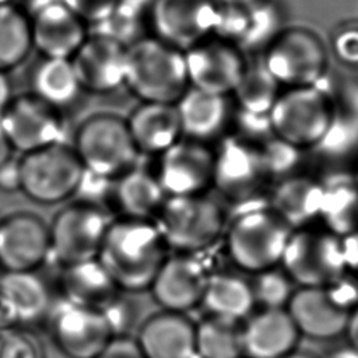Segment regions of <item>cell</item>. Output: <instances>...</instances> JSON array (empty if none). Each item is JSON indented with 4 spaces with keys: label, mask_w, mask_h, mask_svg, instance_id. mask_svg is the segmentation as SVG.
Masks as SVG:
<instances>
[{
    "label": "cell",
    "mask_w": 358,
    "mask_h": 358,
    "mask_svg": "<svg viewBox=\"0 0 358 358\" xmlns=\"http://www.w3.org/2000/svg\"><path fill=\"white\" fill-rule=\"evenodd\" d=\"M169 255L155 220L120 217L110 221L96 259L120 291L140 292L150 289Z\"/></svg>",
    "instance_id": "1"
},
{
    "label": "cell",
    "mask_w": 358,
    "mask_h": 358,
    "mask_svg": "<svg viewBox=\"0 0 358 358\" xmlns=\"http://www.w3.org/2000/svg\"><path fill=\"white\" fill-rule=\"evenodd\" d=\"M124 85L141 102L176 103L189 88L185 52L157 36L127 45Z\"/></svg>",
    "instance_id": "2"
},
{
    "label": "cell",
    "mask_w": 358,
    "mask_h": 358,
    "mask_svg": "<svg viewBox=\"0 0 358 358\" xmlns=\"http://www.w3.org/2000/svg\"><path fill=\"white\" fill-rule=\"evenodd\" d=\"M268 117L273 136L299 150L322 144L336 122L333 102L319 84L280 92Z\"/></svg>",
    "instance_id": "3"
},
{
    "label": "cell",
    "mask_w": 358,
    "mask_h": 358,
    "mask_svg": "<svg viewBox=\"0 0 358 358\" xmlns=\"http://www.w3.org/2000/svg\"><path fill=\"white\" fill-rule=\"evenodd\" d=\"M222 207L204 194L166 197L155 222L169 248L197 255L210 248L224 228Z\"/></svg>",
    "instance_id": "4"
},
{
    "label": "cell",
    "mask_w": 358,
    "mask_h": 358,
    "mask_svg": "<svg viewBox=\"0 0 358 358\" xmlns=\"http://www.w3.org/2000/svg\"><path fill=\"white\" fill-rule=\"evenodd\" d=\"M73 148L85 171L108 179L131 169L140 154L126 119L115 113H96L85 119L76 131Z\"/></svg>",
    "instance_id": "5"
},
{
    "label": "cell",
    "mask_w": 358,
    "mask_h": 358,
    "mask_svg": "<svg viewBox=\"0 0 358 358\" xmlns=\"http://www.w3.org/2000/svg\"><path fill=\"white\" fill-rule=\"evenodd\" d=\"M292 228L271 208H256L239 215L227 235L232 262L242 270L260 273L281 262Z\"/></svg>",
    "instance_id": "6"
},
{
    "label": "cell",
    "mask_w": 358,
    "mask_h": 358,
    "mask_svg": "<svg viewBox=\"0 0 358 358\" xmlns=\"http://www.w3.org/2000/svg\"><path fill=\"white\" fill-rule=\"evenodd\" d=\"M280 85H317L329 67V52L322 39L303 27H287L260 55Z\"/></svg>",
    "instance_id": "7"
},
{
    "label": "cell",
    "mask_w": 358,
    "mask_h": 358,
    "mask_svg": "<svg viewBox=\"0 0 358 358\" xmlns=\"http://www.w3.org/2000/svg\"><path fill=\"white\" fill-rule=\"evenodd\" d=\"M18 161L21 192L41 204H56L76 194L84 175L73 145L64 141L24 154Z\"/></svg>",
    "instance_id": "8"
},
{
    "label": "cell",
    "mask_w": 358,
    "mask_h": 358,
    "mask_svg": "<svg viewBox=\"0 0 358 358\" xmlns=\"http://www.w3.org/2000/svg\"><path fill=\"white\" fill-rule=\"evenodd\" d=\"M280 263L301 287H327L347 273L341 238L327 229L292 231Z\"/></svg>",
    "instance_id": "9"
},
{
    "label": "cell",
    "mask_w": 358,
    "mask_h": 358,
    "mask_svg": "<svg viewBox=\"0 0 358 358\" xmlns=\"http://www.w3.org/2000/svg\"><path fill=\"white\" fill-rule=\"evenodd\" d=\"M110 221L94 203L78 201L62 208L49 225L50 256L62 267L96 259Z\"/></svg>",
    "instance_id": "10"
},
{
    "label": "cell",
    "mask_w": 358,
    "mask_h": 358,
    "mask_svg": "<svg viewBox=\"0 0 358 358\" xmlns=\"http://www.w3.org/2000/svg\"><path fill=\"white\" fill-rule=\"evenodd\" d=\"M46 317L53 343L67 358H96L116 336L103 310L66 299L53 303Z\"/></svg>",
    "instance_id": "11"
},
{
    "label": "cell",
    "mask_w": 358,
    "mask_h": 358,
    "mask_svg": "<svg viewBox=\"0 0 358 358\" xmlns=\"http://www.w3.org/2000/svg\"><path fill=\"white\" fill-rule=\"evenodd\" d=\"M0 126L13 150L22 154L64 141L66 126L60 109L32 92L11 99L0 117Z\"/></svg>",
    "instance_id": "12"
},
{
    "label": "cell",
    "mask_w": 358,
    "mask_h": 358,
    "mask_svg": "<svg viewBox=\"0 0 358 358\" xmlns=\"http://www.w3.org/2000/svg\"><path fill=\"white\" fill-rule=\"evenodd\" d=\"M218 13L217 0H152L154 36L185 52L214 35Z\"/></svg>",
    "instance_id": "13"
},
{
    "label": "cell",
    "mask_w": 358,
    "mask_h": 358,
    "mask_svg": "<svg viewBox=\"0 0 358 358\" xmlns=\"http://www.w3.org/2000/svg\"><path fill=\"white\" fill-rule=\"evenodd\" d=\"M189 87L229 96L246 67L248 56L234 43L217 36L185 50Z\"/></svg>",
    "instance_id": "14"
},
{
    "label": "cell",
    "mask_w": 358,
    "mask_h": 358,
    "mask_svg": "<svg viewBox=\"0 0 358 358\" xmlns=\"http://www.w3.org/2000/svg\"><path fill=\"white\" fill-rule=\"evenodd\" d=\"M214 159L206 143L182 137L159 155L155 175L166 197L204 194L213 186Z\"/></svg>",
    "instance_id": "15"
},
{
    "label": "cell",
    "mask_w": 358,
    "mask_h": 358,
    "mask_svg": "<svg viewBox=\"0 0 358 358\" xmlns=\"http://www.w3.org/2000/svg\"><path fill=\"white\" fill-rule=\"evenodd\" d=\"M70 60L84 91L108 94L124 85L127 43L116 36L90 34Z\"/></svg>",
    "instance_id": "16"
},
{
    "label": "cell",
    "mask_w": 358,
    "mask_h": 358,
    "mask_svg": "<svg viewBox=\"0 0 358 358\" xmlns=\"http://www.w3.org/2000/svg\"><path fill=\"white\" fill-rule=\"evenodd\" d=\"M215 152L213 186L229 200H245L257 193L267 179L260 145L243 140H225Z\"/></svg>",
    "instance_id": "17"
},
{
    "label": "cell",
    "mask_w": 358,
    "mask_h": 358,
    "mask_svg": "<svg viewBox=\"0 0 358 358\" xmlns=\"http://www.w3.org/2000/svg\"><path fill=\"white\" fill-rule=\"evenodd\" d=\"M210 273L197 255H169L150 291L162 310L185 313L201 303Z\"/></svg>",
    "instance_id": "18"
},
{
    "label": "cell",
    "mask_w": 358,
    "mask_h": 358,
    "mask_svg": "<svg viewBox=\"0 0 358 358\" xmlns=\"http://www.w3.org/2000/svg\"><path fill=\"white\" fill-rule=\"evenodd\" d=\"M50 256L49 227L31 213L0 218V267L32 271Z\"/></svg>",
    "instance_id": "19"
},
{
    "label": "cell",
    "mask_w": 358,
    "mask_h": 358,
    "mask_svg": "<svg viewBox=\"0 0 358 358\" xmlns=\"http://www.w3.org/2000/svg\"><path fill=\"white\" fill-rule=\"evenodd\" d=\"M32 49L42 57L71 59L90 35L88 25L62 0L41 4L29 15Z\"/></svg>",
    "instance_id": "20"
},
{
    "label": "cell",
    "mask_w": 358,
    "mask_h": 358,
    "mask_svg": "<svg viewBox=\"0 0 358 358\" xmlns=\"http://www.w3.org/2000/svg\"><path fill=\"white\" fill-rule=\"evenodd\" d=\"M285 309L299 333L317 340L334 338L344 333L350 316L327 287H301L292 294Z\"/></svg>",
    "instance_id": "21"
},
{
    "label": "cell",
    "mask_w": 358,
    "mask_h": 358,
    "mask_svg": "<svg viewBox=\"0 0 358 358\" xmlns=\"http://www.w3.org/2000/svg\"><path fill=\"white\" fill-rule=\"evenodd\" d=\"M194 331L185 313L161 310L141 324L136 340L145 358H197Z\"/></svg>",
    "instance_id": "22"
},
{
    "label": "cell",
    "mask_w": 358,
    "mask_h": 358,
    "mask_svg": "<svg viewBox=\"0 0 358 358\" xmlns=\"http://www.w3.org/2000/svg\"><path fill=\"white\" fill-rule=\"evenodd\" d=\"M242 354L248 358H281L294 351L301 334L285 308L264 309L242 329Z\"/></svg>",
    "instance_id": "23"
},
{
    "label": "cell",
    "mask_w": 358,
    "mask_h": 358,
    "mask_svg": "<svg viewBox=\"0 0 358 358\" xmlns=\"http://www.w3.org/2000/svg\"><path fill=\"white\" fill-rule=\"evenodd\" d=\"M138 152L161 155L183 137L175 103L141 102L126 119Z\"/></svg>",
    "instance_id": "24"
},
{
    "label": "cell",
    "mask_w": 358,
    "mask_h": 358,
    "mask_svg": "<svg viewBox=\"0 0 358 358\" xmlns=\"http://www.w3.org/2000/svg\"><path fill=\"white\" fill-rule=\"evenodd\" d=\"M60 285L63 299L99 310L112 305L120 292L98 259L64 266Z\"/></svg>",
    "instance_id": "25"
},
{
    "label": "cell",
    "mask_w": 358,
    "mask_h": 358,
    "mask_svg": "<svg viewBox=\"0 0 358 358\" xmlns=\"http://www.w3.org/2000/svg\"><path fill=\"white\" fill-rule=\"evenodd\" d=\"M183 137L207 143L218 136L228 119V96L189 87L175 103Z\"/></svg>",
    "instance_id": "26"
},
{
    "label": "cell",
    "mask_w": 358,
    "mask_h": 358,
    "mask_svg": "<svg viewBox=\"0 0 358 358\" xmlns=\"http://www.w3.org/2000/svg\"><path fill=\"white\" fill-rule=\"evenodd\" d=\"M113 196L123 217L155 220L166 194L155 173L133 166L115 179Z\"/></svg>",
    "instance_id": "27"
},
{
    "label": "cell",
    "mask_w": 358,
    "mask_h": 358,
    "mask_svg": "<svg viewBox=\"0 0 358 358\" xmlns=\"http://www.w3.org/2000/svg\"><path fill=\"white\" fill-rule=\"evenodd\" d=\"M322 182L291 175L280 180L271 196V210L291 228L305 227L319 217Z\"/></svg>",
    "instance_id": "28"
},
{
    "label": "cell",
    "mask_w": 358,
    "mask_h": 358,
    "mask_svg": "<svg viewBox=\"0 0 358 358\" xmlns=\"http://www.w3.org/2000/svg\"><path fill=\"white\" fill-rule=\"evenodd\" d=\"M0 295L8 302L21 323H34L48 316L52 308L46 282L32 271H4Z\"/></svg>",
    "instance_id": "29"
},
{
    "label": "cell",
    "mask_w": 358,
    "mask_h": 358,
    "mask_svg": "<svg viewBox=\"0 0 358 358\" xmlns=\"http://www.w3.org/2000/svg\"><path fill=\"white\" fill-rule=\"evenodd\" d=\"M317 218L338 238L358 231V183L354 178H333L322 183Z\"/></svg>",
    "instance_id": "30"
},
{
    "label": "cell",
    "mask_w": 358,
    "mask_h": 358,
    "mask_svg": "<svg viewBox=\"0 0 358 358\" xmlns=\"http://www.w3.org/2000/svg\"><path fill=\"white\" fill-rule=\"evenodd\" d=\"M253 303L252 285L243 278L227 273L210 274L201 305L211 316L238 322L252 310Z\"/></svg>",
    "instance_id": "31"
},
{
    "label": "cell",
    "mask_w": 358,
    "mask_h": 358,
    "mask_svg": "<svg viewBox=\"0 0 358 358\" xmlns=\"http://www.w3.org/2000/svg\"><path fill=\"white\" fill-rule=\"evenodd\" d=\"M81 85L70 59L42 57L32 74V94L62 109L78 96Z\"/></svg>",
    "instance_id": "32"
},
{
    "label": "cell",
    "mask_w": 358,
    "mask_h": 358,
    "mask_svg": "<svg viewBox=\"0 0 358 358\" xmlns=\"http://www.w3.org/2000/svg\"><path fill=\"white\" fill-rule=\"evenodd\" d=\"M287 28L282 6L275 0H262L246 8V27L239 49L246 56H260Z\"/></svg>",
    "instance_id": "33"
},
{
    "label": "cell",
    "mask_w": 358,
    "mask_h": 358,
    "mask_svg": "<svg viewBox=\"0 0 358 358\" xmlns=\"http://www.w3.org/2000/svg\"><path fill=\"white\" fill-rule=\"evenodd\" d=\"M232 95L239 109L268 113L280 95V84L266 69L260 56H248L246 67Z\"/></svg>",
    "instance_id": "34"
},
{
    "label": "cell",
    "mask_w": 358,
    "mask_h": 358,
    "mask_svg": "<svg viewBox=\"0 0 358 358\" xmlns=\"http://www.w3.org/2000/svg\"><path fill=\"white\" fill-rule=\"evenodd\" d=\"M32 50L29 15L17 4H0V71L8 73Z\"/></svg>",
    "instance_id": "35"
},
{
    "label": "cell",
    "mask_w": 358,
    "mask_h": 358,
    "mask_svg": "<svg viewBox=\"0 0 358 358\" xmlns=\"http://www.w3.org/2000/svg\"><path fill=\"white\" fill-rule=\"evenodd\" d=\"M242 330L236 322L208 316L196 324L197 358H241Z\"/></svg>",
    "instance_id": "36"
},
{
    "label": "cell",
    "mask_w": 358,
    "mask_h": 358,
    "mask_svg": "<svg viewBox=\"0 0 358 358\" xmlns=\"http://www.w3.org/2000/svg\"><path fill=\"white\" fill-rule=\"evenodd\" d=\"M291 282L292 280L287 273L274 268L260 271L252 285L255 301H259L266 309H281L287 306L294 294Z\"/></svg>",
    "instance_id": "37"
},
{
    "label": "cell",
    "mask_w": 358,
    "mask_h": 358,
    "mask_svg": "<svg viewBox=\"0 0 358 358\" xmlns=\"http://www.w3.org/2000/svg\"><path fill=\"white\" fill-rule=\"evenodd\" d=\"M262 158L264 162L267 178H280L294 175L292 171L299 162L301 150L277 138L270 137L260 145Z\"/></svg>",
    "instance_id": "38"
},
{
    "label": "cell",
    "mask_w": 358,
    "mask_h": 358,
    "mask_svg": "<svg viewBox=\"0 0 358 358\" xmlns=\"http://www.w3.org/2000/svg\"><path fill=\"white\" fill-rule=\"evenodd\" d=\"M330 48L337 62L358 67V20L337 25L330 36Z\"/></svg>",
    "instance_id": "39"
},
{
    "label": "cell",
    "mask_w": 358,
    "mask_h": 358,
    "mask_svg": "<svg viewBox=\"0 0 358 358\" xmlns=\"http://www.w3.org/2000/svg\"><path fill=\"white\" fill-rule=\"evenodd\" d=\"M0 358H45L38 340L22 330L0 333Z\"/></svg>",
    "instance_id": "40"
},
{
    "label": "cell",
    "mask_w": 358,
    "mask_h": 358,
    "mask_svg": "<svg viewBox=\"0 0 358 358\" xmlns=\"http://www.w3.org/2000/svg\"><path fill=\"white\" fill-rule=\"evenodd\" d=\"M87 25L108 22L120 8L123 0H62Z\"/></svg>",
    "instance_id": "41"
},
{
    "label": "cell",
    "mask_w": 358,
    "mask_h": 358,
    "mask_svg": "<svg viewBox=\"0 0 358 358\" xmlns=\"http://www.w3.org/2000/svg\"><path fill=\"white\" fill-rule=\"evenodd\" d=\"M236 116V122L242 133L241 138L256 144L257 140H263L264 143L266 140L273 137L268 113H253L239 109Z\"/></svg>",
    "instance_id": "42"
},
{
    "label": "cell",
    "mask_w": 358,
    "mask_h": 358,
    "mask_svg": "<svg viewBox=\"0 0 358 358\" xmlns=\"http://www.w3.org/2000/svg\"><path fill=\"white\" fill-rule=\"evenodd\" d=\"M96 358H145L137 340L126 334L113 336Z\"/></svg>",
    "instance_id": "43"
},
{
    "label": "cell",
    "mask_w": 358,
    "mask_h": 358,
    "mask_svg": "<svg viewBox=\"0 0 358 358\" xmlns=\"http://www.w3.org/2000/svg\"><path fill=\"white\" fill-rule=\"evenodd\" d=\"M0 190L6 193L21 190L20 161L10 158L0 165Z\"/></svg>",
    "instance_id": "44"
},
{
    "label": "cell",
    "mask_w": 358,
    "mask_h": 358,
    "mask_svg": "<svg viewBox=\"0 0 358 358\" xmlns=\"http://www.w3.org/2000/svg\"><path fill=\"white\" fill-rule=\"evenodd\" d=\"M345 270L358 275V231L341 238Z\"/></svg>",
    "instance_id": "45"
},
{
    "label": "cell",
    "mask_w": 358,
    "mask_h": 358,
    "mask_svg": "<svg viewBox=\"0 0 358 358\" xmlns=\"http://www.w3.org/2000/svg\"><path fill=\"white\" fill-rule=\"evenodd\" d=\"M18 324H20V322H18V317L14 313L13 308L0 295V333L11 330V329H17Z\"/></svg>",
    "instance_id": "46"
},
{
    "label": "cell",
    "mask_w": 358,
    "mask_h": 358,
    "mask_svg": "<svg viewBox=\"0 0 358 358\" xmlns=\"http://www.w3.org/2000/svg\"><path fill=\"white\" fill-rule=\"evenodd\" d=\"M13 90H11V83L8 80L7 73L0 71V117L3 116L4 110L10 105L13 99Z\"/></svg>",
    "instance_id": "47"
},
{
    "label": "cell",
    "mask_w": 358,
    "mask_h": 358,
    "mask_svg": "<svg viewBox=\"0 0 358 358\" xmlns=\"http://www.w3.org/2000/svg\"><path fill=\"white\" fill-rule=\"evenodd\" d=\"M345 333L348 336L351 347L358 354V306H355V309L348 316Z\"/></svg>",
    "instance_id": "48"
},
{
    "label": "cell",
    "mask_w": 358,
    "mask_h": 358,
    "mask_svg": "<svg viewBox=\"0 0 358 358\" xmlns=\"http://www.w3.org/2000/svg\"><path fill=\"white\" fill-rule=\"evenodd\" d=\"M11 152H13V147L0 126V165L11 158Z\"/></svg>",
    "instance_id": "49"
},
{
    "label": "cell",
    "mask_w": 358,
    "mask_h": 358,
    "mask_svg": "<svg viewBox=\"0 0 358 358\" xmlns=\"http://www.w3.org/2000/svg\"><path fill=\"white\" fill-rule=\"evenodd\" d=\"M221 4H235V6H250L262 0H217Z\"/></svg>",
    "instance_id": "50"
},
{
    "label": "cell",
    "mask_w": 358,
    "mask_h": 358,
    "mask_svg": "<svg viewBox=\"0 0 358 358\" xmlns=\"http://www.w3.org/2000/svg\"><path fill=\"white\" fill-rule=\"evenodd\" d=\"M281 358H315L313 355H310V354H306V352H302V351H291V352H288L287 355H284V357H281Z\"/></svg>",
    "instance_id": "51"
},
{
    "label": "cell",
    "mask_w": 358,
    "mask_h": 358,
    "mask_svg": "<svg viewBox=\"0 0 358 358\" xmlns=\"http://www.w3.org/2000/svg\"><path fill=\"white\" fill-rule=\"evenodd\" d=\"M333 358H358V354L355 351L354 352H341V354H337Z\"/></svg>",
    "instance_id": "52"
},
{
    "label": "cell",
    "mask_w": 358,
    "mask_h": 358,
    "mask_svg": "<svg viewBox=\"0 0 358 358\" xmlns=\"http://www.w3.org/2000/svg\"><path fill=\"white\" fill-rule=\"evenodd\" d=\"M13 3V0H0V4H8Z\"/></svg>",
    "instance_id": "53"
},
{
    "label": "cell",
    "mask_w": 358,
    "mask_h": 358,
    "mask_svg": "<svg viewBox=\"0 0 358 358\" xmlns=\"http://www.w3.org/2000/svg\"><path fill=\"white\" fill-rule=\"evenodd\" d=\"M354 179H355V182L358 183V165H357V172H355V176H354Z\"/></svg>",
    "instance_id": "54"
},
{
    "label": "cell",
    "mask_w": 358,
    "mask_h": 358,
    "mask_svg": "<svg viewBox=\"0 0 358 358\" xmlns=\"http://www.w3.org/2000/svg\"><path fill=\"white\" fill-rule=\"evenodd\" d=\"M0 277H1V274H0Z\"/></svg>",
    "instance_id": "55"
}]
</instances>
